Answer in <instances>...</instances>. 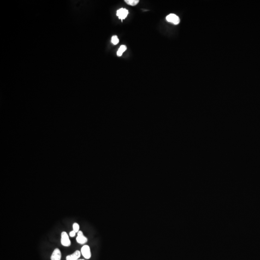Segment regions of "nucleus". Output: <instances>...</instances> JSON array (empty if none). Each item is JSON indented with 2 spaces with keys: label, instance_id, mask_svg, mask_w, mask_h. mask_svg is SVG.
Returning a JSON list of instances; mask_svg holds the SVG:
<instances>
[{
  "label": "nucleus",
  "instance_id": "nucleus-1",
  "mask_svg": "<svg viewBox=\"0 0 260 260\" xmlns=\"http://www.w3.org/2000/svg\"><path fill=\"white\" fill-rule=\"evenodd\" d=\"M61 243L64 247H70L71 245V241L69 238L67 233L63 231L61 234Z\"/></svg>",
  "mask_w": 260,
  "mask_h": 260
},
{
  "label": "nucleus",
  "instance_id": "nucleus-2",
  "mask_svg": "<svg viewBox=\"0 0 260 260\" xmlns=\"http://www.w3.org/2000/svg\"><path fill=\"white\" fill-rule=\"evenodd\" d=\"M81 254L82 255L84 258L89 259L91 257V252L90 248L89 246L85 245L82 247L81 249Z\"/></svg>",
  "mask_w": 260,
  "mask_h": 260
},
{
  "label": "nucleus",
  "instance_id": "nucleus-3",
  "mask_svg": "<svg viewBox=\"0 0 260 260\" xmlns=\"http://www.w3.org/2000/svg\"><path fill=\"white\" fill-rule=\"evenodd\" d=\"M76 241L79 244H85L88 241V238L84 236L83 232L82 231H79L77 233Z\"/></svg>",
  "mask_w": 260,
  "mask_h": 260
},
{
  "label": "nucleus",
  "instance_id": "nucleus-4",
  "mask_svg": "<svg viewBox=\"0 0 260 260\" xmlns=\"http://www.w3.org/2000/svg\"><path fill=\"white\" fill-rule=\"evenodd\" d=\"M166 20L167 21L173 23L175 25H177L180 23V19L179 17L173 14H171L167 16Z\"/></svg>",
  "mask_w": 260,
  "mask_h": 260
},
{
  "label": "nucleus",
  "instance_id": "nucleus-5",
  "mask_svg": "<svg viewBox=\"0 0 260 260\" xmlns=\"http://www.w3.org/2000/svg\"><path fill=\"white\" fill-rule=\"evenodd\" d=\"M128 14V11L124 8H120L118 10L117 12V16L119 19L122 20L125 19Z\"/></svg>",
  "mask_w": 260,
  "mask_h": 260
},
{
  "label": "nucleus",
  "instance_id": "nucleus-6",
  "mask_svg": "<svg viewBox=\"0 0 260 260\" xmlns=\"http://www.w3.org/2000/svg\"><path fill=\"white\" fill-rule=\"evenodd\" d=\"M61 252L60 249L58 248L55 249L52 253L51 256V260H61Z\"/></svg>",
  "mask_w": 260,
  "mask_h": 260
},
{
  "label": "nucleus",
  "instance_id": "nucleus-7",
  "mask_svg": "<svg viewBox=\"0 0 260 260\" xmlns=\"http://www.w3.org/2000/svg\"><path fill=\"white\" fill-rule=\"evenodd\" d=\"M81 252L77 250L70 255H67L66 257V260H78L81 257Z\"/></svg>",
  "mask_w": 260,
  "mask_h": 260
},
{
  "label": "nucleus",
  "instance_id": "nucleus-8",
  "mask_svg": "<svg viewBox=\"0 0 260 260\" xmlns=\"http://www.w3.org/2000/svg\"><path fill=\"white\" fill-rule=\"evenodd\" d=\"M127 47L126 46L122 45L120 46L119 47V49L118 50L117 52V55L119 57H120L122 55L123 52H125V51L126 50Z\"/></svg>",
  "mask_w": 260,
  "mask_h": 260
},
{
  "label": "nucleus",
  "instance_id": "nucleus-9",
  "mask_svg": "<svg viewBox=\"0 0 260 260\" xmlns=\"http://www.w3.org/2000/svg\"><path fill=\"white\" fill-rule=\"evenodd\" d=\"M125 2L130 5L135 6L138 4L139 1V0H125Z\"/></svg>",
  "mask_w": 260,
  "mask_h": 260
},
{
  "label": "nucleus",
  "instance_id": "nucleus-10",
  "mask_svg": "<svg viewBox=\"0 0 260 260\" xmlns=\"http://www.w3.org/2000/svg\"><path fill=\"white\" fill-rule=\"evenodd\" d=\"M72 226H73V230L75 232L78 233L79 231V225L78 223H74Z\"/></svg>",
  "mask_w": 260,
  "mask_h": 260
},
{
  "label": "nucleus",
  "instance_id": "nucleus-11",
  "mask_svg": "<svg viewBox=\"0 0 260 260\" xmlns=\"http://www.w3.org/2000/svg\"><path fill=\"white\" fill-rule=\"evenodd\" d=\"M111 42L113 45H116L119 42V40L117 36H113L111 39Z\"/></svg>",
  "mask_w": 260,
  "mask_h": 260
},
{
  "label": "nucleus",
  "instance_id": "nucleus-12",
  "mask_svg": "<svg viewBox=\"0 0 260 260\" xmlns=\"http://www.w3.org/2000/svg\"><path fill=\"white\" fill-rule=\"evenodd\" d=\"M76 233L73 230H72L71 232H70V234H69V235H70V237H74L75 235H76Z\"/></svg>",
  "mask_w": 260,
  "mask_h": 260
},
{
  "label": "nucleus",
  "instance_id": "nucleus-13",
  "mask_svg": "<svg viewBox=\"0 0 260 260\" xmlns=\"http://www.w3.org/2000/svg\"><path fill=\"white\" fill-rule=\"evenodd\" d=\"M83 260V259H80V260Z\"/></svg>",
  "mask_w": 260,
  "mask_h": 260
}]
</instances>
